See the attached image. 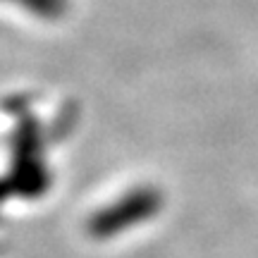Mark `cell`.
Segmentation results:
<instances>
[{
    "mask_svg": "<svg viewBox=\"0 0 258 258\" xmlns=\"http://www.w3.org/2000/svg\"><path fill=\"white\" fill-rule=\"evenodd\" d=\"M160 211V196L158 191L151 189H139L127 196H122L120 201L103 208L89 220V234L96 239H110L115 234H122L124 230L134 227L139 222L153 218Z\"/></svg>",
    "mask_w": 258,
    "mask_h": 258,
    "instance_id": "obj_1",
    "label": "cell"
}]
</instances>
